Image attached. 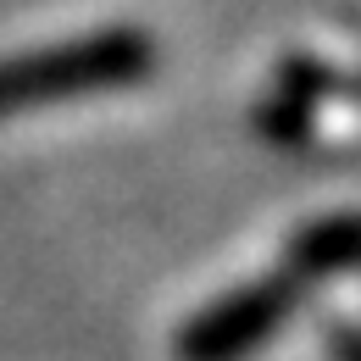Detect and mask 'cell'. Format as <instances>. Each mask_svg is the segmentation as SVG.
<instances>
[{
	"label": "cell",
	"instance_id": "1",
	"mask_svg": "<svg viewBox=\"0 0 361 361\" xmlns=\"http://www.w3.org/2000/svg\"><path fill=\"white\" fill-rule=\"evenodd\" d=\"M156 61H161V50L150 39V28H134V23H111L78 39L0 56V123L39 111V106L84 100V94L139 90L156 73Z\"/></svg>",
	"mask_w": 361,
	"mask_h": 361
},
{
	"label": "cell",
	"instance_id": "2",
	"mask_svg": "<svg viewBox=\"0 0 361 361\" xmlns=\"http://www.w3.org/2000/svg\"><path fill=\"white\" fill-rule=\"evenodd\" d=\"M300 289L306 283H295L289 272H262L250 283L212 295L195 317L173 328V361H250L300 312Z\"/></svg>",
	"mask_w": 361,
	"mask_h": 361
},
{
	"label": "cell",
	"instance_id": "3",
	"mask_svg": "<svg viewBox=\"0 0 361 361\" xmlns=\"http://www.w3.org/2000/svg\"><path fill=\"white\" fill-rule=\"evenodd\" d=\"M356 267V212H328L295 228L289 239V278L295 283H328Z\"/></svg>",
	"mask_w": 361,
	"mask_h": 361
},
{
	"label": "cell",
	"instance_id": "4",
	"mask_svg": "<svg viewBox=\"0 0 361 361\" xmlns=\"http://www.w3.org/2000/svg\"><path fill=\"white\" fill-rule=\"evenodd\" d=\"M250 128H256V139H267L272 150H306L317 139V106H300V100L272 90L267 100H256Z\"/></svg>",
	"mask_w": 361,
	"mask_h": 361
},
{
	"label": "cell",
	"instance_id": "5",
	"mask_svg": "<svg viewBox=\"0 0 361 361\" xmlns=\"http://www.w3.org/2000/svg\"><path fill=\"white\" fill-rule=\"evenodd\" d=\"M272 90L300 100V106H317V100H345L350 94V78L334 67V61H317V56H283L278 73H272Z\"/></svg>",
	"mask_w": 361,
	"mask_h": 361
},
{
	"label": "cell",
	"instance_id": "6",
	"mask_svg": "<svg viewBox=\"0 0 361 361\" xmlns=\"http://www.w3.org/2000/svg\"><path fill=\"white\" fill-rule=\"evenodd\" d=\"M328 350H334V361H361V339H356V322L350 317H339L334 328H328Z\"/></svg>",
	"mask_w": 361,
	"mask_h": 361
}]
</instances>
